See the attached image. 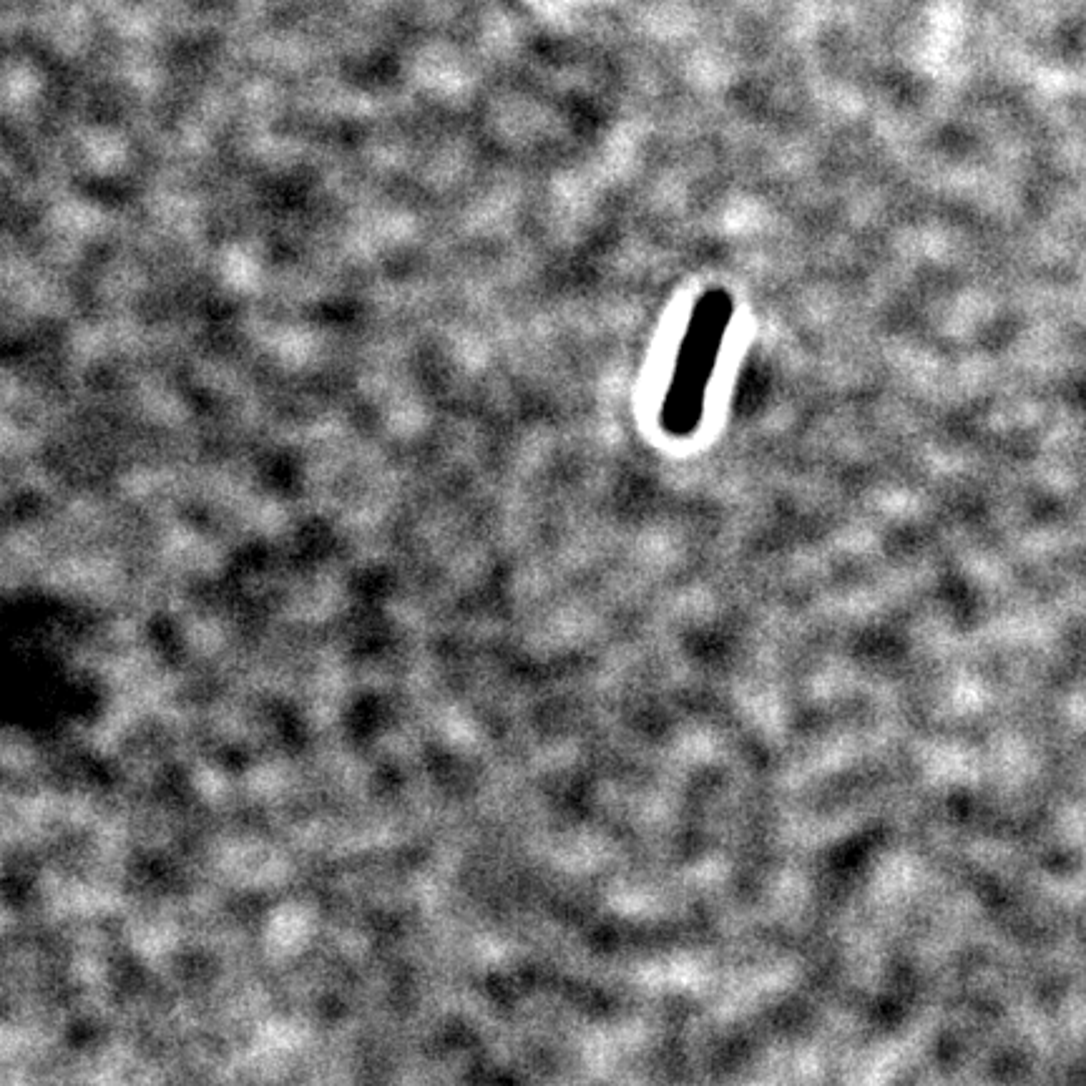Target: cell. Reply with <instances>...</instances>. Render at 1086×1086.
<instances>
[{
    "label": "cell",
    "instance_id": "cell-1",
    "mask_svg": "<svg viewBox=\"0 0 1086 1086\" xmlns=\"http://www.w3.org/2000/svg\"><path fill=\"white\" fill-rule=\"evenodd\" d=\"M732 317L735 300L722 287L707 290L694 305L659 410V425L669 438H689L702 423L709 385Z\"/></svg>",
    "mask_w": 1086,
    "mask_h": 1086
}]
</instances>
